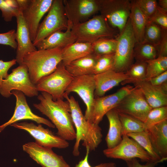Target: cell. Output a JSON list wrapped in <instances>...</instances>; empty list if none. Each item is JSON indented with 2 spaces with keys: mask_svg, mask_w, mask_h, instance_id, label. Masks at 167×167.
<instances>
[{
  "mask_svg": "<svg viewBox=\"0 0 167 167\" xmlns=\"http://www.w3.org/2000/svg\"><path fill=\"white\" fill-rule=\"evenodd\" d=\"M148 21L155 23L163 29L167 30V11L158 6L156 12Z\"/></svg>",
  "mask_w": 167,
  "mask_h": 167,
  "instance_id": "39",
  "label": "cell"
},
{
  "mask_svg": "<svg viewBox=\"0 0 167 167\" xmlns=\"http://www.w3.org/2000/svg\"><path fill=\"white\" fill-rule=\"evenodd\" d=\"M134 87L114 108L118 112L129 115L144 123L152 108L140 89Z\"/></svg>",
  "mask_w": 167,
  "mask_h": 167,
  "instance_id": "12",
  "label": "cell"
},
{
  "mask_svg": "<svg viewBox=\"0 0 167 167\" xmlns=\"http://www.w3.org/2000/svg\"><path fill=\"white\" fill-rule=\"evenodd\" d=\"M146 62L147 66L145 80L156 76L167 71V57H158Z\"/></svg>",
  "mask_w": 167,
  "mask_h": 167,
  "instance_id": "33",
  "label": "cell"
},
{
  "mask_svg": "<svg viewBox=\"0 0 167 167\" xmlns=\"http://www.w3.org/2000/svg\"><path fill=\"white\" fill-rule=\"evenodd\" d=\"M15 59L4 62L0 60V88L3 80L8 76V71L10 68L16 64Z\"/></svg>",
  "mask_w": 167,
  "mask_h": 167,
  "instance_id": "41",
  "label": "cell"
},
{
  "mask_svg": "<svg viewBox=\"0 0 167 167\" xmlns=\"http://www.w3.org/2000/svg\"><path fill=\"white\" fill-rule=\"evenodd\" d=\"M109 123V127L105 138L107 148H112L119 144L122 141V126L118 112L113 108L105 114Z\"/></svg>",
  "mask_w": 167,
  "mask_h": 167,
  "instance_id": "25",
  "label": "cell"
},
{
  "mask_svg": "<svg viewBox=\"0 0 167 167\" xmlns=\"http://www.w3.org/2000/svg\"><path fill=\"white\" fill-rule=\"evenodd\" d=\"M68 26L63 0H53L48 14L39 25L35 39L32 42L34 45L35 46L55 32L66 30Z\"/></svg>",
  "mask_w": 167,
  "mask_h": 167,
  "instance_id": "7",
  "label": "cell"
},
{
  "mask_svg": "<svg viewBox=\"0 0 167 167\" xmlns=\"http://www.w3.org/2000/svg\"><path fill=\"white\" fill-rule=\"evenodd\" d=\"M167 120V106L152 108L144 122L146 130Z\"/></svg>",
  "mask_w": 167,
  "mask_h": 167,
  "instance_id": "36",
  "label": "cell"
},
{
  "mask_svg": "<svg viewBox=\"0 0 167 167\" xmlns=\"http://www.w3.org/2000/svg\"><path fill=\"white\" fill-rule=\"evenodd\" d=\"M17 28L16 40L17 44L15 59L19 65L23 64V59L27 53L37 50L32 41L29 32L21 11L16 17Z\"/></svg>",
  "mask_w": 167,
  "mask_h": 167,
  "instance_id": "19",
  "label": "cell"
},
{
  "mask_svg": "<svg viewBox=\"0 0 167 167\" xmlns=\"http://www.w3.org/2000/svg\"><path fill=\"white\" fill-rule=\"evenodd\" d=\"M101 15L119 33L125 27L129 18L131 1L128 0H99Z\"/></svg>",
  "mask_w": 167,
  "mask_h": 167,
  "instance_id": "9",
  "label": "cell"
},
{
  "mask_svg": "<svg viewBox=\"0 0 167 167\" xmlns=\"http://www.w3.org/2000/svg\"><path fill=\"white\" fill-rule=\"evenodd\" d=\"M62 49L55 48L30 52L23 57L32 82L36 85L43 77L53 73L62 60Z\"/></svg>",
  "mask_w": 167,
  "mask_h": 167,
  "instance_id": "3",
  "label": "cell"
},
{
  "mask_svg": "<svg viewBox=\"0 0 167 167\" xmlns=\"http://www.w3.org/2000/svg\"><path fill=\"white\" fill-rule=\"evenodd\" d=\"M95 89L93 75H85L74 77L64 93L68 95L71 92H75L80 97L86 106L84 116L88 121L95 98Z\"/></svg>",
  "mask_w": 167,
  "mask_h": 167,
  "instance_id": "16",
  "label": "cell"
},
{
  "mask_svg": "<svg viewBox=\"0 0 167 167\" xmlns=\"http://www.w3.org/2000/svg\"><path fill=\"white\" fill-rule=\"evenodd\" d=\"M131 8L129 18L136 43L144 41V30L148 22L135 0L131 1Z\"/></svg>",
  "mask_w": 167,
  "mask_h": 167,
  "instance_id": "27",
  "label": "cell"
},
{
  "mask_svg": "<svg viewBox=\"0 0 167 167\" xmlns=\"http://www.w3.org/2000/svg\"><path fill=\"white\" fill-rule=\"evenodd\" d=\"M69 103L71 116L76 129V141L72 152L75 156H79L80 142L83 141L82 145L89 148V150L94 151L97 148L102 140L101 129L99 125L93 124L85 118L78 102L72 96L64 94Z\"/></svg>",
  "mask_w": 167,
  "mask_h": 167,
  "instance_id": "2",
  "label": "cell"
},
{
  "mask_svg": "<svg viewBox=\"0 0 167 167\" xmlns=\"http://www.w3.org/2000/svg\"><path fill=\"white\" fill-rule=\"evenodd\" d=\"M11 94L15 96L16 99L15 111L10 119L0 126V132L7 126L23 120H30L39 124H44L51 128H54L55 127L51 122L35 114L32 112L28 104L25 95L22 92L13 90L11 92Z\"/></svg>",
  "mask_w": 167,
  "mask_h": 167,
  "instance_id": "18",
  "label": "cell"
},
{
  "mask_svg": "<svg viewBox=\"0 0 167 167\" xmlns=\"http://www.w3.org/2000/svg\"><path fill=\"white\" fill-rule=\"evenodd\" d=\"M157 2L160 7L167 11V0H159Z\"/></svg>",
  "mask_w": 167,
  "mask_h": 167,
  "instance_id": "46",
  "label": "cell"
},
{
  "mask_svg": "<svg viewBox=\"0 0 167 167\" xmlns=\"http://www.w3.org/2000/svg\"><path fill=\"white\" fill-rule=\"evenodd\" d=\"M135 2L148 21L156 12L158 5L156 0H136Z\"/></svg>",
  "mask_w": 167,
  "mask_h": 167,
  "instance_id": "38",
  "label": "cell"
},
{
  "mask_svg": "<svg viewBox=\"0 0 167 167\" xmlns=\"http://www.w3.org/2000/svg\"><path fill=\"white\" fill-rule=\"evenodd\" d=\"M122 126V134L142 132L146 130L144 123L126 114L118 112Z\"/></svg>",
  "mask_w": 167,
  "mask_h": 167,
  "instance_id": "30",
  "label": "cell"
},
{
  "mask_svg": "<svg viewBox=\"0 0 167 167\" xmlns=\"http://www.w3.org/2000/svg\"><path fill=\"white\" fill-rule=\"evenodd\" d=\"M114 54L98 56L95 64L93 75L113 70Z\"/></svg>",
  "mask_w": 167,
  "mask_h": 167,
  "instance_id": "37",
  "label": "cell"
},
{
  "mask_svg": "<svg viewBox=\"0 0 167 167\" xmlns=\"http://www.w3.org/2000/svg\"><path fill=\"white\" fill-rule=\"evenodd\" d=\"M73 77L61 62L53 73L40 80L36 85V88L38 91L50 94L54 101L63 100L66 90Z\"/></svg>",
  "mask_w": 167,
  "mask_h": 167,
  "instance_id": "8",
  "label": "cell"
},
{
  "mask_svg": "<svg viewBox=\"0 0 167 167\" xmlns=\"http://www.w3.org/2000/svg\"><path fill=\"white\" fill-rule=\"evenodd\" d=\"M93 77L95 84L94 96L96 98L104 96L107 91L129 79L126 72L113 70L93 75Z\"/></svg>",
  "mask_w": 167,
  "mask_h": 167,
  "instance_id": "21",
  "label": "cell"
},
{
  "mask_svg": "<svg viewBox=\"0 0 167 167\" xmlns=\"http://www.w3.org/2000/svg\"><path fill=\"white\" fill-rule=\"evenodd\" d=\"M104 155L111 158L121 159L125 161L139 158L141 161L156 164L148 153L136 141L126 134L122 135L120 143L113 148L103 151Z\"/></svg>",
  "mask_w": 167,
  "mask_h": 167,
  "instance_id": "11",
  "label": "cell"
},
{
  "mask_svg": "<svg viewBox=\"0 0 167 167\" xmlns=\"http://www.w3.org/2000/svg\"><path fill=\"white\" fill-rule=\"evenodd\" d=\"M37 99L40 102L34 107L46 116L57 128L58 136L67 141L75 139L76 131L69 102L59 99L54 101L49 94L41 92Z\"/></svg>",
  "mask_w": 167,
  "mask_h": 167,
  "instance_id": "1",
  "label": "cell"
},
{
  "mask_svg": "<svg viewBox=\"0 0 167 167\" xmlns=\"http://www.w3.org/2000/svg\"><path fill=\"white\" fill-rule=\"evenodd\" d=\"M28 28L32 41L35 40L41 20L50 9L53 0H17Z\"/></svg>",
  "mask_w": 167,
  "mask_h": 167,
  "instance_id": "10",
  "label": "cell"
},
{
  "mask_svg": "<svg viewBox=\"0 0 167 167\" xmlns=\"http://www.w3.org/2000/svg\"><path fill=\"white\" fill-rule=\"evenodd\" d=\"M116 39L117 44L114 54L113 70L125 72L132 64L136 43L129 18L123 29Z\"/></svg>",
  "mask_w": 167,
  "mask_h": 167,
  "instance_id": "5",
  "label": "cell"
},
{
  "mask_svg": "<svg viewBox=\"0 0 167 167\" xmlns=\"http://www.w3.org/2000/svg\"><path fill=\"white\" fill-rule=\"evenodd\" d=\"M65 15L72 26L84 22L99 11V0H63Z\"/></svg>",
  "mask_w": 167,
  "mask_h": 167,
  "instance_id": "14",
  "label": "cell"
},
{
  "mask_svg": "<svg viewBox=\"0 0 167 167\" xmlns=\"http://www.w3.org/2000/svg\"><path fill=\"white\" fill-rule=\"evenodd\" d=\"M52 149L35 142H29L23 146V151L43 167H71L62 156L57 155Z\"/></svg>",
  "mask_w": 167,
  "mask_h": 167,
  "instance_id": "17",
  "label": "cell"
},
{
  "mask_svg": "<svg viewBox=\"0 0 167 167\" xmlns=\"http://www.w3.org/2000/svg\"><path fill=\"white\" fill-rule=\"evenodd\" d=\"M98 57L92 53L71 62L65 67L73 77L93 75L94 66Z\"/></svg>",
  "mask_w": 167,
  "mask_h": 167,
  "instance_id": "24",
  "label": "cell"
},
{
  "mask_svg": "<svg viewBox=\"0 0 167 167\" xmlns=\"http://www.w3.org/2000/svg\"><path fill=\"white\" fill-rule=\"evenodd\" d=\"M117 44L116 37L100 38L92 43L93 53L98 56L114 54Z\"/></svg>",
  "mask_w": 167,
  "mask_h": 167,
  "instance_id": "31",
  "label": "cell"
},
{
  "mask_svg": "<svg viewBox=\"0 0 167 167\" xmlns=\"http://www.w3.org/2000/svg\"><path fill=\"white\" fill-rule=\"evenodd\" d=\"M159 46L143 41L136 43L134 50V57L136 61H147L159 56Z\"/></svg>",
  "mask_w": 167,
  "mask_h": 167,
  "instance_id": "28",
  "label": "cell"
},
{
  "mask_svg": "<svg viewBox=\"0 0 167 167\" xmlns=\"http://www.w3.org/2000/svg\"><path fill=\"white\" fill-rule=\"evenodd\" d=\"M86 148V154L84 158L77 164L75 167H116V164L112 162L102 163L94 167L91 166L88 161L89 149L88 147Z\"/></svg>",
  "mask_w": 167,
  "mask_h": 167,
  "instance_id": "42",
  "label": "cell"
},
{
  "mask_svg": "<svg viewBox=\"0 0 167 167\" xmlns=\"http://www.w3.org/2000/svg\"><path fill=\"white\" fill-rule=\"evenodd\" d=\"M134 88L135 87L127 85L112 94L95 98L88 121L99 125L106 113L115 108Z\"/></svg>",
  "mask_w": 167,
  "mask_h": 167,
  "instance_id": "15",
  "label": "cell"
},
{
  "mask_svg": "<svg viewBox=\"0 0 167 167\" xmlns=\"http://www.w3.org/2000/svg\"><path fill=\"white\" fill-rule=\"evenodd\" d=\"M125 161L127 167H155L156 165L152 162H146L145 164H141L136 158L132 159Z\"/></svg>",
  "mask_w": 167,
  "mask_h": 167,
  "instance_id": "45",
  "label": "cell"
},
{
  "mask_svg": "<svg viewBox=\"0 0 167 167\" xmlns=\"http://www.w3.org/2000/svg\"><path fill=\"white\" fill-rule=\"evenodd\" d=\"M147 80L150 83L155 86H160L167 83V71Z\"/></svg>",
  "mask_w": 167,
  "mask_h": 167,
  "instance_id": "43",
  "label": "cell"
},
{
  "mask_svg": "<svg viewBox=\"0 0 167 167\" xmlns=\"http://www.w3.org/2000/svg\"><path fill=\"white\" fill-rule=\"evenodd\" d=\"M146 130L152 145L163 161L167 159V120Z\"/></svg>",
  "mask_w": 167,
  "mask_h": 167,
  "instance_id": "23",
  "label": "cell"
},
{
  "mask_svg": "<svg viewBox=\"0 0 167 167\" xmlns=\"http://www.w3.org/2000/svg\"><path fill=\"white\" fill-rule=\"evenodd\" d=\"M72 25L68 23V27L65 32L56 31L40 41L36 46L38 50L55 48L63 49L76 41L71 31Z\"/></svg>",
  "mask_w": 167,
  "mask_h": 167,
  "instance_id": "22",
  "label": "cell"
},
{
  "mask_svg": "<svg viewBox=\"0 0 167 167\" xmlns=\"http://www.w3.org/2000/svg\"><path fill=\"white\" fill-rule=\"evenodd\" d=\"M71 31L76 41L91 43L102 37L115 38L119 34L100 15L72 26Z\"/></svg>",
  "mask_w": 167,
  "mask_h": 167,
  "instance_id": "4",
  "label": "cell"
},
{
  "mask_svg": "<svg viewBox=\"0 0 167 167\" xmlns=\"http://www.w3.org/2000/svg\"><path fill=\"white\" fill-rule=\"evenodd\" d=\"M164 30L156 24L148 21L144 30L143 41L159 46Z\"/></svg>",
  "mask_w": 167,
  "mask_h": 167,
  "instance_id": "34",
  "label": "cell"
},
{
  "mask_svg": "<svg viewBox=\"0 0 167 167\" xmlns=\"http://www.w3.org/2000/svg\"><path fill=\"white\" fill-rule=\"evenodd\" d=\"M0 44L10 46L16 49L17 44L16 41V31L11 30L5 33H0Z\"/></svg>",
  "mask_w": 167,
  "mask_h": 167,
  "instance_id": "40",
  "label": "cell"
},
{
  "mask_svg": "<svg viewBox=\"0 0 167 167\" xmlns=\"http://www.w3.org/2000/svg\"><path fill=\"white\" fill-rule=\"evenodd\" d=\"M25 131L35 140V142L42 146L52 148H66L69 146V142L58 136L55 135L49 129L44 128L41 125H36L33 122H15L10 125Z\"/></svg>",
  "mask_w": 167,
  "mask_h": 167,
  "instance_id": "13",
  "label": "cell"
},
{
  "mask_svg": "<svg viewBox=\"0 0 167 167\" xmlns=\"http://www.w3.org/2000/svg\"><path fill=\"white\" fill-rule=\"evenodd\" d=\"M159 48L158 57H167V30H164L162 37L159 45Z\"/></svg>",
  "mask_w": 167,
  "mask_h": 167,
  "instance_id": "44",
  "label": "cell"
},
{
  "mask_svg": "<svg viewBox=\"0 0 167 167\" xmlns=\"http://www.w3.org/2000/svg\"><path fill=\"white\" fill-rule=\"evenodd\" d=\"M92 53V43L76 41L62 49V62L65 66L75 60Z\"/></svg>",
  "mask_w": 167,
  "mask_h": 167,
  "instance_id": "26",
  "label": "cell"
},
{
  "mask_svg": "<svg viewBox=\"0 0 167 167\" xmlns=\"http://www.w3.org/2000/svg\"><path fill=\"white\" fill-rule=\"evenodd\" d=\"M0 10L6 22L11 21L12 18L16 17L21 11L17 0H0Z\"/></svg>",
  "mask_w": 167,
  "mask_h": 167,
  "instance_id": "35",
  "label": "cell"
},
{
  "mask_svg": "<svg viewBox=\"0 0 167 167\" xmlns=\"http://www.w3.org/2000/svg\"><path fill=\"white\" fill-rule=\"evenodd\" d=\"M13 90L21 91L28 97L38 96L36 86L31 81L28 67L24 64L12 69L11 73L3 80L0 93L3 97L8 98L11 96Z\"/></svg>",
  "mask_w": 167,
  "mask_h": 167,
  "instance_id": "6",
  "label": "cell"
},
{
  "mask_svg": "<svg viewBox=\"0 0 167 167\" xmlns=\"http://www.w3.org/2000/svg\"><path fill=\"white\" fill-rule=\"evenodd\" d=\"M147 66V62L144 61H136L132 64L125 72L129 79L122 82V84L124 85L133 81L145 80Z\"/></svg>",
  "mask_w": 167,
  "mask_h": 167,
  "instance_id": "32",
  "label": "cell"
},
{
  "mask_svg": "<svg viewBox=\"0 0 167 167\" xmlns=\"http://www.w3.org/2000/svg\"><path fill=\"white\" fill-rule=\"evenodd\" d=\"M131 83L140 89L152 108L167 106V83L155 86L145 79Z\"/></svg>",
  "mask_w": 167,
  "mask_h": 167,
  "instance_id": "20",
  "label": "cell"
},
{
  "mask_svg": "<svg viewBox=\"0 0 167 167\" xmlns=\"http://www.w3.org/2000/svg\"><path fill=\"white\" fill-rule=\"evenodd\" d=\"M136 141L146 150L156 164L164 161L154 149L147 131L136 133H130L126 134Z\"/></svg>",
  "mask_w": 167,
  "mask_h": 167,
  "instance_id": "29",
  "label": "cell"
}]
</instances>
